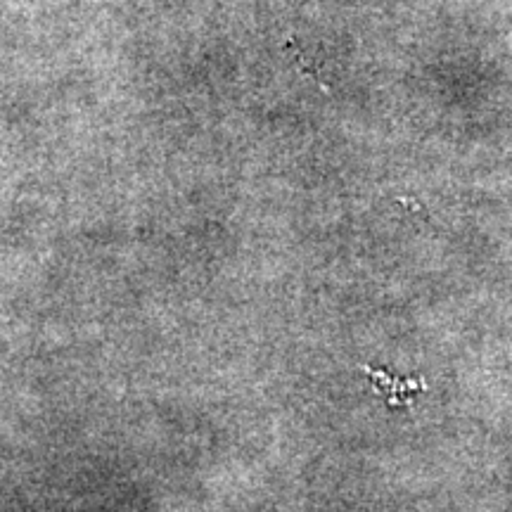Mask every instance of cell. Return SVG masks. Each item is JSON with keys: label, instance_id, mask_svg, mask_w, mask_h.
<instances>
[{"label": "cell", "instance_id": "cell-1", "mask_svg": "<svg viewBox=\"0 0 512 512\" xmlns=\"http://www.w3.org/2000/svg\"><path fill=\"white\" fill-rule=\"evenodd\" d=\"M285 48H287V55L292 57V62L297 64V69H299V72H302L304 76H309V79L316 81L318 86L323 88V91H330V86H328V83H325L323 79H320V74H318V67H316V62H313V57L304 53L302 46H299V41H297V38H294V36H287V43H285Z\"/></svg>", "mask_w": 512, "mask_h": 512}]
</instances>
